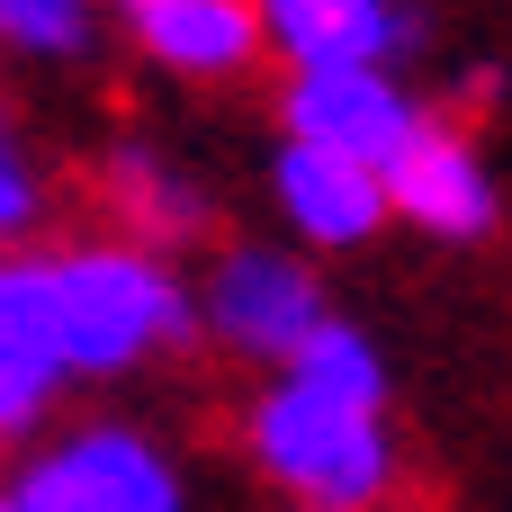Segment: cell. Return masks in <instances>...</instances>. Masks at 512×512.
Masks as SVG:
<instances>
[{
  "label": "cell",
  "mask_w": 512,
  "mask_h": 512,
  "mask_svg": "<svg viewBox=\"0 0 512 512\" xmlns=\"http://www.w3.org/2000/svg\"><path fill=\"white\" fill-rule=\"evenodd\" d=\"M252 450L261 468L306 495L315 512H369L387 495V432H378V405H351V396H324L306 378H279L252 414Z\"/></svg>",
  "instance_id": "cell-1"
},
{
  "label": "cell",
  "mask_w": 512,
  "mask_h": 512,
  "mask_svg": "<svg viewBox=\"0 0 512 512\" xmlns=\"http://www.w3.org/2000/svg\"><path fill=\"white\" fill-rule=\"evenodd\" d=\"M288 378H306V387H324V396H351V405H378V396H387V369H378L369 333H351V324H324V333L288 360Z\"/></svg>",
  "instance_id": "cell-12"
},
{
  "label": "cell",
  "mask_w": 512,
  "mask_h": 512,
  "mask_svg": "<svg viewBox=\"0 0 512 512\" xmlns=\"http://www.w3.org/2000/svg\"><path fill=\"white\" fill-rule=\"evenodd\" d=\"M63 378V324H54V270L9 261L0 270V432H27Z\"/></svg>",
  "instance_id": "cell-8"
},
{
  "label": "cell",
  "mask_w": 512,
  "mask_h": 512,
  "mask_svg": "<svg viewBox=\"0 0 512 512\" xmlns=\"http://www.w3.org/2000/svg\"><path fill=\"white\" fill-rule=\"evenodd\" d=\"M126 27L171 72H243L261 27V0H126Z\"/></svg>",
  "instance_id": "cell-10"
},
{
  "label": "cell",
  "mask_w": 512,
  "mask_h": 512,
  "mask_svg": "<svg viewBox=\"0 0 512 512\" xmlns=\"http://www.w3.org/2000/svg\"><path fill=\"white\" fill-rule=\"evenodd\" d=\"M279 207H288V225H297L306 243H369V234L396 216L378 162L333 153V144H297V135H288V153H279Z\"/></svg>",
  "instance_id": "cell-6"
},
{
  "label": "cell",
  "mask_w": 512,
  "mask_h": 512,
  "mask_svg": "<svg viewBox=\"0 0 512 512\" xmlns=\"http://www.w3.org/2000/svg\"><path fill=\"white\" fill-rule=\"evenodd\" d=\"M387 198H396V216H414L423 234H450V243H468V234L495 225V180H486V162L450 126H423L387 162Z\"/></svg>",
  "instance_id": "cell-9"
},
{
  "label": "cell",
  "mask_w": 512,
  "mask_h": 512,
  "mask_svg": "<svg viewBox=\"0 0 512 512\" xmlns=\"http://www.w3.org/2000/svg\"><path fill=\"white\" fill-rule=\"evenodd\" d=\"M0 512H18V504H0Z\"/></svg>",
  "instance_id": "cell-15"
},
{
  "label": "cell",
  "mask_w": 512,
  "mask_h": 512,
  "mask_svg": "<svg viewBox=\"0 0 512 512\" xmlns=\"http://www.w3.org/2000/svg\"><path fill=\"white\" fill-rule=\"evenodd\" d=\"M0 36L27 54H81L90 45V0H0Z\"/></svg>",
  "instance_id": "cell-13"
},
{
  "label": "cell",
  "mask_w": 512,
  "mask_h": 512,
  "mask_svg": "<svg viewBox=\"0 0 512 512\" xmlns=\"http://www.w3.org/2000/svg\"><path fill=\"white\" fill-rule=\"evenodd\" d=\"M108 189H117V216L135 225V234H162V243H180V234H198V198H189V180H171L153 153H108Z\"/></svg>",
  "instance_id": "cell-11"
},
{
  "label": "cell",
  "mask_w": 512,
  "mask_h": 512,
  "mask_svg": "<svg viewBox=\"0 0 512 512\" xmlns=\"http://www.w3.org/2000/svg\"><path fill=\"white\" fill-rule=\"evenodd\" d=\"M27 216H36V171H27V153H18V135L0 117V234H18Z\"/></svg>",
  "instance_id": "cell-14"
},
{
  "label": "cell",
  "mask_w": 512,
  "mask_h": 512,
  "mask_svg": "<svg viewBox=\"0 0 512 512\" xmlns=\"http://www.w3.org/2000/svg\"><path fill=\"white\" fill-rule=\"evenodd\" d=\"M207 324L234 342V351H261V360H297L315 333H324V306H315V279L279 252H234L207 288Z\"/></svg>",
  "instance_id": "cell-5"
},
{
  "label": "cell",
  "mask_w": 512,
  "mask_h": 512,
  "mask_svg": "<svg viewBox=\"0 0 512 512\" xmlns=\"http://www.w3.org/2000/svg\"><path fill=\"white\" fill-rule=\"evenodd\" d=\"M261 27L297 72H360V63L405 54L414 36L396 0H261Z\"/></svg>",
  "instance_id": "cell-7"
},
{
  "label": "cell",
  "mask_w": 512,
  "mask_h": 512,
  "mask_svg": "<svg viewBox=\"0 0 512 512\" xmlns=\"http://www.w3.org/2000/svg\"><path fill=\"white\" fill-rule=\"evenodd\" d=\"M18 512H180V477L135 432H81L18 477Z\"/></svg>",
  "instance_id": "cell-3"
},
{
  "label": "cell",
  "mask_w": 512,
  "mask_h": 512,
  "mask_svg": "<svg viewBox=\"0 0 512 512\" xmlns=\"http://www.w3.org/2000/svg\"><path fill=\"white\" fill-rule=\"evenodd\" d=\"M54 270V324H63V369L108 378L162 342H180L189 306L171 288V270H153V252H63Z\"/></svg>",
  "instance_id": "cell-2"
},
{
  "label": "cell",
  "mask_w": 512,
  "mask_h": 512,
  "mask_svg": "<svg viewBox=\"0 0 512 512\" xmlns=\"http://www.w3.org/2000/svg\"><path fill=\"white\" fill-rule=\"evenodd\" d=\"M288 135L297 144H333V153H360V162L387 171L423 135V117L387 81V63H360V72H288Z\"/></svg>",
  "instance_id": "cell-4"
}]
</instances>
